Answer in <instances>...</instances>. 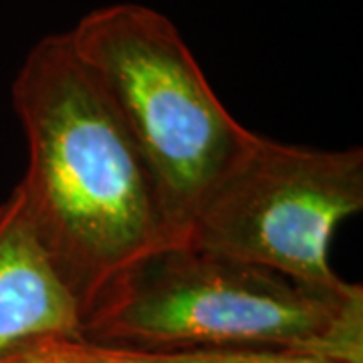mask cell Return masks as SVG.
I'll list each match as a JSON object with an SVG mask.
<instances>
[{
  "label": "cell",
  "mask_w": 363,
  "mask_h": 363,
  "mask_svg": "<svg viewBox=\"0 0 363 363\" xmlns=\"http://www.w3.org/2000/svg\"><path fill=\"white\" fill-rule=\"evenodd\" d=\"M26 140L16 190L83 319L135 267L180 247L156 186L69 33L40 39L13 83Z\"/></svg>",
  "instance_id": "obj_1"
},
{
  "label": "cell",
  "mask_w": 363,
  "mask_h": 363,
  "mask_svg": "<svg viewBox=\"0 0 363 363\" xmlns=\"http://www.w3.org/2000/svg\"><path fill=\"white\" fill-rule=\"evenodd\" d=\"M83 337L138 351L274 347L363 363V291L327 297L180 245L143 260L93 307Z\"/></svg>",
  "instance_id": "obj_2"
},
{
  "label": "cell",
  "mask_w": 363,
  "mask_h": 363,
  "mask_svg": "<svg viewBox=\"0 0 363 363\" xmlns=\"http://www.w3.org/2000/svg\"><path fill=\"white\" fill-rule=\"evenodd\" d=\"M116 107L182 245L186 228L247 143L168 16L119 2L69 30Z\"/></svg>",
  "instance_id": "obj_3"
},
{
  "label": "cell",
  "mask_w": 363,
  "mask_h": 363,
  "mask_svg": "<svg viewBox=\"0 0 363 363\" xmlns=\"http://www.w3.org/2000/svg\"><path fill=\"white\" fill-rule=\"evenodd\" d=\"M363 208V150H311L250 131L208 192L182 245L259 267L327 297L363 291L339 279L329 247Z\"/></svg>",
  "instance_id": "obj_4"
},
{
  "label": "cell",
  "mask_w": 363,
  "mask_h": 363,
  "mask_svg": "<svg viewBox=\"0 0 363 363\" xmlns=\"http://www.w3.org/2000/svg\"><path fill=\"white\" fill-rule=\"evenodd\" d=\"M45 337H83V313L45 255L14 188L0 204V359Z\"/></svg>",
  "instance_id": "obj_5"
},
{
  "label": "cell",
  "mask_w": 363,
  "mask_h": 363,
  "mask_svg": "<svg viewBox=\"0 0 363 363\" xmlns=\"http://www.w3.org/2000/svg\"><path fill=\"white\" fill-rule=\"evenodd\" d=\"M0 363H143L131 350L85 337H45L14 350Z\"/></svg>",
  "instance_id": "obj_6"
},
{
  "label": "cell",
  "mask_w": 363,
  "mask_h": 363,
  "mask_svg": "<svg viewBox=\"0 0 363 363\" xmlns=\"http://www.w3.org/2000/svg\"><path fill=\"white\" fill-rule=\"evenodd\" d=\"M131 351L143 363H337L307 351L274 350V347Z\"/></svg>",
  "instance_id": "obj_7"
}]
</instances>
